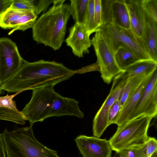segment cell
<instances>
[{
	"mask_svg": "<svg viewBox=\"0 0 157 157\" xmlns=\"http://www.w3.org/2000/svg\"><path fill=\"white\" fill-rule=\"evenodd\" d=\"M144 10L157 22V0H142Z\"/></svg>",
	"mask_w": 157,
	"mask_h": 157,
	"instance_id": "obj_26",
	"label": "cell"
},
{
	"mask_svg": "<svg viewBox=\"0 0 157 157\" xmlns=\"http://www.w3.org/2000/svg\"><path fill=\"white\" fill-rule=\"evenodd\" d=\"M10 7L31 11L34 12L33 7L31 0H13Z\"/></svg>",
	"mask_w": 157,
	"mask_h": 157,
	"instance_id": "obj_29",
	"label": "cell"
},
{
	"mask_svg": "<svg viewBox=\"0 0 157 157\" xmlns=\"http://www.w3.org/2000/svg\"><path fill=\"white\" fill-rule=\"evenodd\" d=\"M13 0H0V17L8 9L10 8Z\"/></svg>",
	"mask_w": 157,
	"mask_h": 157,
	"instance_id": "obj_31",
	"label": "cell"
},
{
	"mask_svg": "<svg viewBox=\"0 0 157 157\" xmlns=\"http://www.w3.org/2000/svg\"><path fill=\"white\" fill-rule=\"evenodd\" d=\"M5 143L2 134L0 133V157H6Z\"/></svg>",
	"mask_w": 157,
	"mask_h": 157,
	"instance_id": "obj_32",
	"label": "cell"
},
{
	"mask_svg": "<svg viewBox=\"0 0 157 157\" xmlns=\"http://www.w3.org/2000/svg\"><path fill=\"white\" fill-rule=\"evenodd\" d=\"M146 75L132 77L127 79L118 99L121 107L127 99L138 87Z\"/></svg>",
	"mask_w": 157,
	"mask_h": 157,
	"instance_id": "obj_22",
	"label": "cell"
},
{
	"mask_svg": "<svg viewBox=\"0 0 157 157\" xmlns=\"http://www.w3.org/2000/svg\"><path fill=\"white\" fill-rule=\"evenodd\" d=\"M99 31L114 54L119 48L123 46L132 51L140 60L152 59L142 41L130 29L108 23Z\"/></svg>",
	"mask_w": 157,
	"mask_h": 157,
	"instance_id": "obj_6",
	"label": "cell"
},
{
	"mask_svg": "<svg viewBox=\"0 0 157 157\" xmlns=\"http://www.w3.org/2000/svg\"><path fill=\"white\" fill-rule=\"evenodd\" d=\"M157 114V71L153 73L127 121L143 116L154 118Z\"/></svg>",
	"mask_w": 157,
	"mask_h": 157,
	"instance_id": "obj_10",
	"label": "cell"
},
{
	"mask_svg": "<svg viewBox=\"0 0 157 157\" xmlns=\"http://www.w3.org/2000/svg\"><path fill=\"white\" fill-rule=\"evenodd\" d=\"M65 0H54L53 5L36 20L32 27L33 39L54 50L64 41L68 21L71 15L70 5Z\"/></svg>",
	"mask_w": 157,
	"mask_h": 157,
	"instance_id": "obj_3",
	"label": "cell"
},
{
	"mask_svg": "<svg viewBox=\"0 0 157 157\" xmlns=\"http://www.w3.org/2000/svg\"><path fill=\"white\" fill-rule=\"evenodd\" d=\"M20 91L11 95L8 94L0 96V120L12 122L21 125L24 124L27 118L22 111L17 108L13 98L20 93Z\"/></svg>",
	"mask_w": 157,
	"mask_h": 157,
	"instance_id": "obj_15",
	"label": "cell"
},
{
	"mask_svg": "<svg viewBox=\"0 0 157 157\" xmlns=\"http://www.w3.org/2000/svg\"><path fill=\"white\" fill-rule=\"evenodd\" d=\"M157 62L152 59L139 61L127 67L124 71L127 79L146 75L157 69Z\"/></svg>",
	"mask_w": 157,
	"mask_h": 157,
	"instance_id": "obj_19",
	"label": "cell"
},
{
	"mask_svg": "<svg viewBox=\"0 0 157 157\" xmlns=\"http://www.w3.org/2000/svg\"><path fill=\"white\" fill-rule=\"evenodd\" d=\"M33 124L2 133L7 157H60L56 151L50 149L35 137Z\"/></svg>",
	"mask_w": 157,
	"mask_h": 157,
	"instance_id": "obj_4",
	"label": "cell"
},
{
	"mask_svg": "<svg viewBox=\"0 0 157 157\" xmlns=\"http://www.w3.org/2000/svg\"><path fill=\"white\" fill-rule=\"evenodd\" d=\"M35 13L38 15L42 11H46L54 0H31Z\"/></svg>",
	"mask_w": 157,
	"mask_h": 157,
	"instance_id": "obj_28",
	"label": "cell"
},
{
	"mask_svg": "<svg viewBox=\"0 0 157 157\" xmlns=\"http://www.w3.org/2000/svg\"><path fill=\"white\" fill-rule=\"evenodd\" d=\"M117 153L121 157H146L145 144L127 148Z\"/></svg>",
	"mask_w": 157,
	"mask_h": 157,
	"instance_id": "obj_24",
	"label": "cell"
},
{
	"mask_svg": "<svg viewBox=\"0 0 157 157\" xmlns=\"http://www.w3.org/2000/svg\"><path fill=\"white\" fill-rule=\"evenodd\" d=\"M123 71L113 78L110 90L101 107L95 115L93 123V132L94 136L99 138L109 126L107 117L110 108L119 99L121 91L128 79Z\"/></svg>",
	"mask_w": 157,
	"mask_h": 157,
	"instance_id": "obj_9",
	"label": "cell"
},
{
	"mask_svg": "<svg viewBox=\"0 0 157 157\" xmlns=\"http://www.w3.org/2000/svg\"><path fill=\"white\" fill-rule=\"evenodd\" d=\"M71 15L75 22L84 24L87 14L88 0H70Z\"/></svg>",
	"mask_w": 157,
	"mask_h": 157,
	"instance_id": "obj_21",
	"label": "cell"
},
{
	"mask_svg": "<svg viewBox=\"0 0 157 157\" xmlns=\"http://www.w3.org/2000/svg\"><path fill=\"white\" fill-rule=\"evenodd\" d=\"M116 62L119 68L122 71L140 60L130 50L121 46L114 53Z\"/></svg>",
	"mask_w": 157,
	"mask_h": 157,
	"instance_id": "obj_20",
	"label": "cell"
},
{
	"mask_svg": "<svg viewBox=\"0 0 157 157\" xmlns=\"http://www.w3.org/2000/svg\"><path fill=\"white\" fill-rule=\"evenodd\" d=\"M37 17V15L33 11L10 7L0 17V27L12 29L9 35L17 30L25 31L32 27Z\"/></svg>",
	"mask_w": 157,
	"mask_h": 157,
	"instance_id": "obj_11",
	"label": "cell"
},
{
	"mask_svg": "<svg viewBox=\"0 0 157 157\" xmlns=\"http://www.w3.org/2000/svg\"><path fill=\"white\" fill-rule=\"evenodd\" d=\"M152 118L143 116L118 127L109 140L112 150L118 152L127 148L144 144L149 137L147 132Z\"/></svg>",
	"mask_w": 157,
	"mask_h": 157,
	"instance_id": "obj_5",
	"label": "cell"
},
{
	"mask_svg": "<svg viewBox=\"0 0 157 157\" xmlns=\"http://www.w3.org/2000/svg\"><path fill=\"white\" fill-rule=\"evenodd\" d=\"M146 157H151L157 149V141L154 137H149L145 144Z\"/></svg>",
	"mask_w": 157,
	"mask_h": 157,
	"instance_id": "obj_30",
	"label": "cell"
},
{
	"mask_svg": "<svg viewBox=\"0 0 157 157\" xmlns=\"http://www.w3.org/2000/svg\"><path fill=\"white\" fill-rule=\"evenodd\" d=\"M75 140L83 157H111L112 150L106 139L80 135Z\"/></svg>",
	"mask_w": 157,
	"mask_h": 157,
	"instance_id": "obj_13",
	"label": "cell"
},
{
	"mask_svg": "<svg viewBox=\"0 0 157 157\" xmlns=\"http://www.w3.org/2000/svg\"><path fill=\"white\" fill-rule=\"evenodd\" d=\"M1 90H2L1 89V85L0 84V95L2 93Z\"/></svg>",
	"mask_w": 157,
	"mask_h": 157,
	"instance_id": "obj_34",
	"label": "cell"
},
{
	"mask_svg": "<svg viewBox=\"0 0 157 157\" xmlns=\"http://www.w3.org/2000/svg\"><path fill=\"white\" fill-rule=\"evenodd\" d=\"M121 108L118 99L116 100L110 108L108 113L107 121L109 126L115 124Z\"/></svg>",
	"mask_w": 157,
	"mask_h": 157,
	"instance_id": "obj_27",
	"label": "cell"
},
{
	"mask_svg": "<svg viewBox=\"0 0 157 157\" xmlns=\"http://www.w3.org/2000/svg\"><path fill=\"white\" fill-rule=\"evenodd\" d=\"M102 27L111 23L126 29H130L128 10L125 0H102Z\"/></svg>",
	"mask_w": 157,
	"mask_h": 157,
	"instance_id": "obj_12",
	"label": "cell"
},
{
	"mask_svg": "<svg viewBox=\"0 0 157 157\" xmlns=\"http://www.w3.org/2000/svg\"><path fill=\"white\" fill-rule=\"evenodd\" d=\"M144 18L142 41L151 59L157 62V22L144 10Z\"/></svg>",
	"mask_w": 157,
	"mask_h": 157,
	"instance_id": "obj_16",
	"label": "cell"
},
{
	"mask_svg": "<svg viewBox=\"0 0 157 157\" xmlns=\"http://www.w3.org/2000/svg\"><path fill=\"white\" fill-rule=\"evenodd\" d=\"M69 30V35L65 41L67 46L71 48L73 54L81 58L83 57V54L89 53L91 43L85 25L75 23Z\"/></svg>",
	"mask_w": 157,
	"mask_h": 157,
	"instance_id": "obj_14",
	"label": "cell"
},
{
	"mask_svg": "<svg viewBox=\"0 0 157 157\" xmlns=\"http://www.w3.org/2000/svg\"><path fill=\"white\" fill-rule=\"evenodd\" d=\"M77 73L55 61L41 59L33 62L24 60L17 72L1 86V90L10 93L32 90L53 86L68 80Z\"/></svg>",
	"mask_w": 157,
	"mask_h": 157,
	"instance_id": "obj_1",
	"label": "cell"
},
{
	"mask_svg": "<svg viewBox=\"0 0 157 157\" xmlns=\"http://www.w3.org/2000/svg\"><path fill=\"white\" fill-rule=\"evenodd\" d=\"M24 60L15 43L7 37L0 38L1 86L17 72Z\"/></svg>",
	"mask_w": 157,
	"mask_h": 157,
	"instance_id": "obj_8",
	"label": "cell"
},
{
	"mask_svg": "<svg viewBox=\"0 0 157 157\" xmlns=\"http://www.w3.org/2000/svg\"><path fill=\"white\" fill-rule=\"evenodd\" d=\"M151 157H157V151L155 152L152 155Z\"/></svg>",
	"mask_w": 157,
	"mask_h": 157,
	"instance_id": "obj_33",
	"label": "cell"
},
{
	"mask_svg": "<svg viewBox=\"0 0 157 157\" xmlns=\"http://www.w3.org/2000/svg\"><path fill=\"white\" fill-rule=\"evenodd\" d=\"M53 87L49 86L32 90L31 99L22 111L30 124L52 117L67 115L81 119L84 117L78 101L61 96L55 91Z\"/></svg>",
	"mask_w": 157,
	"mask_h": 157,
	"instance_id": "obj_2",
	"label": "cell"
},
{
	"mask_svg": "<svg viewBox=\"0 0 157 157\" xmlns=\"http://www.w3.org/2000/svg\"><path fill=\"white\" fill-rule=\"evenodd\" d=\"M94 0H88V9L86 20L83 25L90 36L96 32L94 19Z\"/></svg>",
	"mask_w": 157,
	"mask_h": 157,
	"instance_id": "obj_23",
	"label": "cell"
},
{
	"mask_svg": "<svg viewBox=\"0 0 157 157\" xmlns=\"http://www.w3.org/2000/svg\"><path fill=\"white\" fill-rule=\"evenodd\" d=\"M125 1L128 10L130 29L142 41L144 18L142 0H125Z\"/></svg>",
	"mask_w": 157,
	"mask_h": 157,
	"instance_id": "obj_18",
	"label": "cell"
},
{
	"mask_svg": "<svg viewBox=\"0 0 157 157\" xmlns=\"http://www.w3.org/2000/svg\"><path fill=\"white\" fill-rule=\"evenodd\" d=\"M154 72L145 76L138 87L123 105L115 124L118 127L122 125L127 121L130 115L139 101Z\"/></svg>",
	"mask_w": 157,
	"mask_h": 157,
	"instance_id": "obj_17",
	"label": "cell"
},
{
	"mask_svg": "<svg viewBox=\"0 0 157 157\" xmlns=\"http://www.w3.org/2000/svg\"><path fill=\"white\" fill-rule=\"evenodd\" d=\"M91 41L97 57L96 63L101 77L105 82L109 84L114 78L123 71L118 66L113 52L100 31L95 32Z\"/></svg>",
	"mask_w": 157,
	"mask_h": 157,
	"instance_id": "obj_7",
	"label": "cell"
},
{
	"mask_svg": "<svg viewBox=\"0 0 157 157\" xmlns=\"http://www.w3.org/2000/svg\"><path fill=\"white\" fill-rule=\"evenodd\" d=\"M94 19L97 32L103 25L102 0H94Z\"/></svg>",
	"mask_w": 157,
	"mask_h": 157,
	"instance_id": "obj_25",
	"label": "cell"
}]
</instances>
